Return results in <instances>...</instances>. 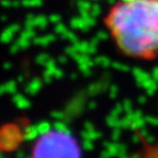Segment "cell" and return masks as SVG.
I'll list each match as a JSON object with an SVG mask.
<instances>
[{"label": "cell", "instance_id": "cell-1", "mask_svg": "<svg viewBox=\"0 0 158 158\" xmlns=\"http://www.w3.org/2000/svg\"><path fill=\"white\" fill-rule=\"evenodd\" d=\"M106 23L124 54L139 58L158 55V0H121Z\"/></svg>", "mask_w": 158, "mask_h": 158}, {"label": "cell", "instance_id": "cell-2", "mask_svg": "<svg viewBox=\"0 0 158 158\" xmlns=\"http://www.w3.org/2000/svg\"><path fill=\"white\" fill-rule=\"evenodd\" d=\"M32 158H80V149L69 131L56 128L41 134L33 147Z\"/></svg>", "mask_w": 158, "mask_h": 158}, {"label": "cell", "instance_id": "cell-3", "mask_svg": "<svg viewBox=\"0 0 158 158\" xmlns=\"http://www.w3.org/2000/svg\"><path fill=\"white\" fill-rule=\"evenodd\" d=\"M40 88H41V81H40L39 79H35L34 81H32L29 86H27V90L30 94H34L39 91Z\"/></svg>", "mask_w": 158, "mask_h": 158}, {"label": "cell", "instance_id": "cell-4", "mask_svg": "<svg viewBox=\"0 0 158 158\" xmlns=\"http://www.w3.org/2000/svg\"><path fill=\"white\" fill-rule=\"evenodd\" d=\"M37 134H40L39 130H37V126H30V127H27V130H25L24 137H27V139H32Z\"/></svg>", "mask_w": 158, "mask_h": 158}, {"label": "cell", "instance_id": "cell-5", "mask_svg": "<svg viewBox=\"0 0 158 158\" xmlns=\"http://www.w3.org/2000/svg\"><path fill=\"white\" fill-rule=\"evenodd\" d=\"M15 103L17 104V106H19V108H21V109L29 106V101H27V99L22 96H15Z\"/></svg>", "mask_w": 158, "mask_h": 158}, {"label": "cell", "instance_id": "cell-6", "mask_svg": "<svg viewBox=\"0 0 158 158\" xmlns=\"http://www.w3.org/2000/svg\"><path fill=\"white\" fill-rule=\"evenodd\" d=\"M37 130H39V133L40 134H44L47 133L48 131H51V126L47 122H42L41 124L37 125Z\"/></svg>", "mask_w": 158, "mask_h": 158}, {"label": "cell", "instance_id": "cell-7", "mask_svg": "<svg viewBox=\"0 0 158 158\" xmlns=\"http://www.w3.org/2000/svg\"><path fill=\"white\" fill-rule=\"evenodd\" d=\"M2 90L7 92H13L15 90V84L13 81L8 82V84H6L5 86L2 87Z\"/></svg>", "mask_w": 158, "mask_h": 158}, {"label": "cell", "instance_id": "cell-8", "mask_svg": "<svg viewBox=\"0 0 158 158\" xmlns=\"http://www.w3.org/2000/svg\"><path fill=\"white\" fill-rule=\"evenodd\" d=\"M153 77H154V80H156V81H157V80H158V68H156L155 70H154Z\"/></svg>", "mask_w": 158, "mask_h": 158}]
</instances>
